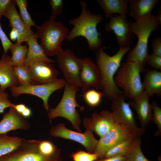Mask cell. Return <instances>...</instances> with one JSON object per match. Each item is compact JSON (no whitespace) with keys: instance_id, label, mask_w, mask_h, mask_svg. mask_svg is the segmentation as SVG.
Returning <instances> with one entry per match:
<instances>
[{"instance_id":"d6a6232c","label":"cell","mask_w":161,"mask_h":161,"mask_svg":"<svg viewBox=\"0 0 161 161\" xmlns=\"http://www.w3.org/2000/svg\"><path fill=\"white\" fill-rule=\"evenodd\" d=\"M151 105L152 111V121L155 124L157 128V131L155 135L161 136V108L154 101L152 102Z\"/></svg>"},{"instance_id":"9c48e42d","label":"cell","mask_w":161,"mask_h":161,"mask_svg":"<svg viewBox=\"0 0 161 161\" xmlns=\"http://www.w3.org/2000/svg\"><path fill=\"white\" fill-rule=\"evenodd\" d=\"M0 161H61L45 156L40 151L37 140L23 138L21 145L11 153L0 157Z\"/></svg>"},{"instance_id":"7c38bea8","label":"cell","mask_w":161,"mask_h":161,"mask_svg":"<svg viewBox=\"0 0 161 161\" xmlns=\"http://www.w3.org/2000/svg\"><path fill=\"white\" fill-rule=\"evenodd\" d=\"M125 97L123 94L118 95L111 100V112L116 120L140 136L144 133L145 129L139 127L137 126L130 103L125 101Z\"/></svg>"},{"instance_id":"484cf974","label":"cell","mask_w":161,"mask_h":161,"mask_svg":"<svg viewBox=\"0 0 161 161\" xmlns=\"http://www.w3.org/2000/svg\"><path fill=\"white\" fill-rule=\"evenodd\" d=\"M23 138L10 136L7 134H0V157L11 153L21 144Z\"/></svg>"},{"instance_id":"ffe728a7","label":"cell","mask_w":161,"mask_h":161,"mask_svg":"<svg viewBox=\"0 0 161 161\" xmlns=\"http://www.w3.org/2000/svg\"><path fill=\"white\" fill-rule=\"evenodd\" d=\"M11 56L4 53L0 59V91L18 86Z\"/></svg>"},{"instance_id":"5b68a950","label":"cell","mask_w":161,"mask_h":161,"mask_svg":"<svg viewBox=\"0 0 161 161\" xmlns=\"http://www.w3.org/2000/svg\"><path fill=\"white\" fill-rule=\"evenodd\" d=\"M62 98L57 106L54 108H50L48 113L50 121L58 117H64L71 123L77 131L81 132L80 129L81 119L76 108L81 110L83 107L80 106L76 99V95L80 88L73 86L66 82Z\"/></svg>"},{"instance_id":"4dcf8cb0","label":"cell","mask_w":161,"mask_h":161,"mask_svg":"<svg viewBox=\"0 0 161 161\" xmlns=\"http://www.w3.org/2000/svg\"><path fill=\"white\" fill-rule=\"evenodd\" d=\"M15 4L18 7L20 12L19 14L21 18L28 26L36 27L35 22L32 19L27 9L28 1L27 0H14Z\"/></svg>"},{"instance_id":"52a82bcc","label":"cell","mask_w":161,"mask_h":161,"mask_svg":"<svg viewBox=\"0 0 161 161\" xmlns=\"http://www.w3.org/2000/svg\"><path fill=\"white\" fill-rule=\"evenodd\" d=\"M56 55L58 66L63 74L66 82L81 88L80 76L83 66L82 59L75 55L70 49L63 50Z\"/></svg>"},{"instance_id":"d6986e66","label":"cell","mask_w":161,"mask_h":161,"mask_svg":"<svg viewBox=\"0 0 161 161\" xmlns=\"http://www.w3.org/2000/svg\"><path fill=\"white\" fill-rule=\"evenodd\" d=\"M30 126L28 120L18 113L13 106L11 107L9 111L4 114L0 122V134L18 129L28 130Z\"/></svg>"},{"instance_id":"7bdbcfd3","label":"cell","mask_w":161,"mask_h":161,"mask_svg":"<svg viewBox=\"0 0 161 161\" xmlns=\"http://www.w3.org/2000/svg\"><path fill=\"white\" fill-rule=\"evenodd\" d=\"M21 115L25 118H28L31 116L32 111L30 108L27 106L21 113Z\"/></svg>"},{"instance_id":"6da1fadb","label":"cell","mask_w":161,"mask_h":161,"mask_svg":"<svg viewBox=\"0 0 161 161\" xmlns=\"http://www.w3.org/2000/svg\"><path fill=\"white\" fill-rule=\"evenodd\" d=\"M80 3L82 7L81 13L78 17L69 21L73 27L66 39L71 41L78 36H83L86 39L90 49L96 50L103 44L102 35L98 31L97 26L103 21V17L91 12L87 8V4L84 1L80 0Z\"/></svg>"},{"instance_id":"44dd1931","label":"cell","mask_w":161,"mask_h":161,"mask_svg":"<svg viewBox=\"0 0 161 161\" xmlns=\"http://www.w3.org/2000/svg\"><path fill=\"white\" fill-rule=\"evenodd\" d=\"M38 36L37 32L26 42L28 46L27 52L24 65L29 66L40 62L54 63L55 61L49 58L37 42Z\"/></svg>"},{"instance_id":"836d02e7","label":"cell","mask_w":161,"mask_h":161,"mask_svg":"<svg viewBox=\"0 0 161 161\" xmlns=\"http://www.w3.org/2000/svg\"><path fill=\"white\" fill-rule=\"evenodd\" d=\"M73 161H95L98 159L97 155L82 151H79L73 153L71 156Z\"/></svg>"},{"instance_id":"2e32d148","label":"cell","mask_w":161,"mask_h":161,"mask_svg":"<svg viewBox=\"0 0 161 161\" xmlns=\"http://www.w3.org/2000/svg\"><path fill=\"white\" fill-rule=\"evenodd\" d=\"M82 60L83 66L80 76L82 91L84 93L91 87L95 90L100 89L101 76L97 64L89 58Z\"/></svg>"},{"instance_id":"e575fe53","label":"cell","mask_w":161,"mask_h":161,"mask_svg":"<svg viewBox=\"0 0 161 161\" xmlns=\"http://www.w3.org/2000/svg\"><path fill=\"white\" fill-rule=\"evenodd\" d=\"M49 1L52 13L51 16L55 19L62 13L64 7V1L62 0H50Z\"/></svg>"},{"instance_id":"60d3db41","label":"cell","mask_w":161,"mask_h":161,"mask_svg":"<svg viewBox=\"0 0 161 161\" xmlns=\"http://www.w3.org/2000/svg\"><path fill=\"white\" fill-rule=\"evenodd\" d=\"M126 156L111 157L98 159L95 161H126Z\"/></svg>"},{"instance_id":"83f0119b","label":"cell","mask_w":161,"mask_h":161,"mask_svg":"<svg viewBox=\"0 0 161 161\" xmlns=\"http://www.w3.org/2000/svg\"><path fill=\"white\" fill-rule=\"evenodd\" d=\"M38 147L41 152L45 156L49 158L61 160V150L52 142L47 140H37Z\"/></svg>"},{"instance_id":"277c9868","label":"cell","mask_w":161,"mask_h":161,"mask_svg":"<svg viewBox=\"0 0 161 161\" xmlns=\"http://www.w3.org/2000/svg\"><path fill=\"white\" fill-rule=\"evenodd\" d=\"M40 45L48 56H54L63 50L62 42L66 39L69 31L61 21H56L51 16L40 26L35 27Z\"/></svg>"},{"instance_id":"8fae6325","label":"cell","mask_w":161,"mask_h":161,"mask_svg":"<svg viewBox=\"0 0 161 161\" xmlns=\"http://www.w3.org/2000/svg\"><path fill=\"white\" fill-rule=\"evenodd\" d=\"M51 135L54 137H60L78 142L84 146L88 152L94 153L98 140L95 137L92 131L86 130L82 133L71 130L65 125L60 123L53 126L50 131Z\"/></svg>"},{"instance_id":"8d00e7d4","label":"cell","mask_w":161,"mask_h":161,"mask_svg":"<svg viewBox=\"0 0 161 161\" xmlns=\"http://www.w3.org/2000/svg\"><path fill=\"white\" fill-rule=\"evenodd\" d=\"M146 63L150 66L154 68L156 70H161V56H158L152 53L149 54L147 59Z\"/></svg>"},{"instance_id":"4fadbf2b","label":"cell","mask_w":161,"mask_h":161,"mask_svg":"<svg viewBox=\"0 0 161 161\" xmlns=\"http://www.w3.org/2000/svg\"><path fill=\"white\" fill-rule=\"evenodd\" d=\"M109 18V21L105 25V30L114 32L119 48L130 47L134 37L131 26V21L123 18L117 14H113Z\"/></svg>"},{"instance_id":"f546056e","label":"cell","mask_w":161,"mask_h":161,"mask_svg":"<svg viewBox=\"0 0 161 161\" xmlns=\"http://www.w3.org/2000/svg\"><path fill=\"white\" fill-rule=\"evenodd\" d=\"M141 144L140 137L138 136L132 149L126 156V161H150L143 153L141 149Z\"/></svg>"},{"instance_id":"74e56055","label":"cell","mask_w":161,"mask_h":161,"mask_svg":"<svg viewBox=\"0 0 161 161\" xmlns=\"http://www.w3.org/2000/svg\"><path fill=\"white\" fill-rule=\"evenodd\" d=\"M0 39L4 49V53L7 54L10 46L13 44L3 30L0 23Z\"/></svg>"},{"instance_id":"3957f363","label":"cell","mask_w":161,"mask_h":161,"mask_svg":"<svg viewBox=\"0 0 161 161\" xmlns=\"http://www.w3.org/2000/svg\"><path fill=\"white\" fill-rule=\"evenodd\" d=\"M161 15L151 14L149 17L133 22L131 26L134 35L138 38L136 46L129 52L127 60L138 63L144 71L149 55L148 43L149 36L153 31L158 30L161 25Z\"/></svg>"},{"instance_id":"ee69618b","label":"cell","mask_w":161,"mask_h":161,"mask_svg":"<svg viewBox=\"0 0 161 161\" xmlns=\"http://www.w3.org/2000/svg\"><path fill=\"white\" fill-rule=\"evenodd\" d=\"M10 36L11 40L14 41L17 40L18 37V34L15 29L12 28L10 33Z\"/></svg>"},{"instance_id":"4316f807","label":"cell","mask_w":161,"mask_h":161,"mask_svg":"<svg viewBox=\"0 0 161 161\" xmlns=\"http://www.w3.org/2000/svg\"><path fill=\"white\" fill-rule=\"evenodd\" d=\"M9 50L12 53L11 59L13 66L24 65L28 50L26 44L22 45L15 43L10 46Z\"/></svg>"},{"instance_id":"9a60e30c","label":"cell","mask_w":161,"mask_h":161,"mask_svg":"<svg viewBox=\"0 0 161 161\" xmlns=\"http://www.w3.org/2000/svg\"><path fill=\"white\" fill-rule=\"evenodd\" d=\"M14 0H11L4 13V16L9 20L10 26L17 32L18 37L16 43L21 44L35 34L31 29L23 21L16 7Z\"/></svg>"},{"instance_id":"7a4b0ae2","label":"cell","mask_w":161,"mask_h":161,"mask_svg":"<svg viewBox=\"0 0 161 161\" xmlns=\"http://www.w3.org/2000/svg\"><path fill=\"white\" fill-rule=\"evenodd\" d=\"M130 50V47L119 48L117 52L111 56L106 53L101 47L96 50V64L101 76L100 89L104 95L111 100L124 94L115 83L114 75L121 66L123 57Z\"/></svg>"},{"instance_id":"7402d4cb","label":"cell","mask_w":161,"mask_h":161,"mask_svg":"<svg viewBox=\"0 0 161 161\" xmlns=\"http://www.w3.org/2000/svg\"><path fill=\"white\" fill-rule=\"evenodd\" d=\"M158 0H129L128 6L130 16L135 21L145 18L159 2Z\"/></svg>"},{"instance_id":"e0dca14e","label":"cell","mask_w":161,"mask_h":161,"mask_svg":"<svg viewBox=\"0 0 161 161\" xmlns=\"http://www.w3.org/2000/svg\"><path fill=\"white\" fill-rule=\"evenodd\" d=\"M29 66L32 84H44L57 79L59 71L50 63L38 62Z\"/></svg>"},{"instance_id":"603a6c76","label":"cell","mask_w":161,"mask_h":161,"mask_svg":"<svg viewBox=\"0 0 161 161\" xmlns=\"http://www.w3.org/2000/svg\"><path fill=\"white\" fill-rule=\"evenodd\" d=\"M129 0H97V2L103 11L106 17L109 18L112 15L117 14L123 18L128 19L129 14Z\"/></svg>"},{"instance_id":"cb8c5ba5","label":"cell","mask_w":161,"mask_h":161,"mask_svg":"<svg viewBox=\"0 0 161 161\" xmlns=\"http://www.w3.org/2000/svg\"><path fill=\"white\" fill-rule=\"evenodd\" d=\"M142 84L145 91L149 97L154 94L161 95V72L148 69Z\"/></svg>"},{"instance_id":"f35d334b","label":"cell","mask_w":161,"mask_h":161,"mask_svg":"<svg viewBox=\"0 0 161 161\" xmlns=\"http://www.w3.org/2000/svg\"><path fill=\"white\" fill-rule=\"evenodd\" d=\"M151 45L152 54L161 56V38L157 37L153 39L152 41Z\"/></svg>"},{"instance_id":"ac0fdd59","label":"cell","mask_w":161,"mask_h":161,"mask_svg":"<svg viewBox=\"0 0 161 161\" xmlns=\"http://www.w3.org/2000/svg\"><path fill=\"white\" fill-rule=\"evenodd\" d=\"M149 97L144 90L129 102L131 106L135 110L141 128L143 129L152 121V111Z\"/></svg>"},{"instance_id":"ab89813d","label":"cell","mask_w":161,"mask_h":161,"mask_svg":"<svg viewBox=\"0 0 161 161\" xmlns=\"http://www.w3.org/2000/svg\"><path fill=\"white\" fill-rule=\"evenodd\" d=\"M11 0H0V21Z\"/></svg>"},{"instance_id":"8992f818","label":"cell","mask_w":161,"mask_h":161,"mask_svg":"<svg viewBox=\"0 0 161 161\" xmlns=\"http://www.w3.org/2000/svg\"><path fill=\"white\" fill-rule=\"evenodd\" d=\"M144 72L138 63L126 60L116 73L115 83L122 89L126 97L132 100L144 90L140 76Z\"/></svg>"},{"instance_id":"f1b7e54d","label":"cell","mask_w":161,"mask_h":161,"mask_svg":"<svg viewBox=\"0 0 161 161\" xmlns=\"http://www.w3.org/2000/svg\"><path fill=\"white\" fill-rule=\"evenodd\" d=\"M14 71L18 86H25L31 84L29 66L23 65L14 66Z\"/></svg>"},{"instance_id":"1f68e13d","label":"cell","mask_w":161,"mask_h":161,"mask_svg":"<svg viewBox=\"0 0 161 161\" xmlns=\"http://www.w3.org/2000/svg\"><path fill=\"white\" fill-rule=\"evenodd\" d=\"M84 93L83 97L85 101L92 107L98 106L101 102L102 97L104 95L102 92H99L95 89H88Z\"/></svg>"},{"instance_id":"5bb4252c","label":"cell","mask_w":161,"mask_h":161,"mask_svg":"<svg viewBox=\"0 0 161 161\" xmlns=\"http://www.w3.org/2000/svg\"><path fill=\"white\" fill-rule=\"evenodd\" d=\"M116 121L111 111L105 109L99 113L94 112L91 117L84 118L82 123L86 130L94 131L100 138L109 130Z\"/></svg>"},{"instance_id":"b9f144b4","label":"cell","mask_w":161,"mask_h":161,"mask_svg":"<svg viewBox=\"0 0 161 161\" xmlns=\"http://www.w3.org/2000/svg\"><path fill=\"white\" fill-rule=\"evenodd\" d=\"M13 107L18 113L21 114L27 106L24 104H14Z\"/></svg>"},{"instance_id":"d590c367","label":"cell","mask_w":161,"mask_h":161,"mask_svg":"<svg viewBox=\"0 0 161 161\" xmlns=\"http://www.w3.org/2000/svg\"><path fill=\"white\" fill-rule=\"evenodd\" d=\"M14 104L10 100L7 93L0 91V114L3 113L5 109L13 106Z\"/></svg>"},{"instance_id":"d4e9b609","label":"cell","mask_w":161,"mask_h":161,"mask_svg":"<svg viewBox=\"0 0 161 161\" xmlns=\"http://www.w3.org/2000/svg\"><path fill=\"white\" fill-rule=\"evenodd\" d=\"M138 136L134 135L120 141L109 149L103 158L126 156L132 149Z\"/></svg>"},{"instance_id":"30bf717a","label":"cell","mask_w":161,"mask_h":161,"mask_svg":"<svg viewBox=\"0 0 161 161\" xmlns=\"http://www.w3.org/2000/svg\"><path fill=\"white\" fill-rule=\"evenodd\" d=\"M134 135L139 136L131 129L116 120L109 130L98 140L94 153L97 155L98 159L103 158L111 148L123 139Z\"/></svg>"},{"instance_id":"ba28073f","label":"cell","mask_w":161,"mask_h":161,"mask_svg":"<svg viewBox=\"0 0 161 161\" xmlns=\"http://www.w3.org/2000/svg\"><path fill=\"white\" fill-rule=\"evenodd\" d=\"M65 83L63 79H57L52 82L43 84L18 86L10 88V90L12 95L14 97L27 94L40 98L43 100L45 110L48 113L50 109L48 103L49 98L53 92L64 87Z\"/></svg>"}]
</instances>
